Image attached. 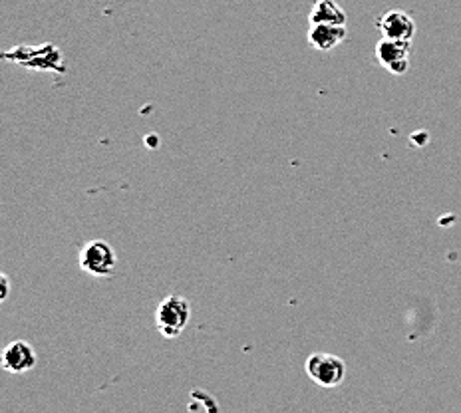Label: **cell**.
<instances>
[{"label":"cell","mask_w":461,"mask_h":413,"mask_svg":"<svg viewBox=\"0 0 461 413\" xmlns=\"http://www.w3.org/2000/svg\"><path fill=\"white\" fill-rule=\"evenodd\" d=\"M191 319V306L187 299L179 294H169L163 299L156 310V326L166 338H177L187 328Z\"/></svg>","instance_id":"cell-1"},{"label":"cell","mask_w":461,"mask_h":413,"mask_svg":"<svg viewBox=\"0 0 461 413\" xmlns=\"http://www.w3.org/2000/svg\"><path fill=\"white\" fill-rule=\"evenodd\" d=\"M309 378L319 383L322 388H336L340 386L346 378V364L342 358L334 354L314 352L304 364Z\"/></svg>","instance_id":"cell-2"},{"label":"cell","mask_w":461,"mask_h":413,"mask_svg":"<svg viewBox=\"0 0 461 413\" xmlns=\"http://www.w3.org/2000/svg\"><path fill=\"white\" fill-rule=\"evenodd\" d=\"M78 261L88 274L108 276L113 273L115 265H118V256H115V251L110 243L95 238V241H90L82 247Z\"/></svg>","instance_id":"cell-3"},{"label":"cell","mask_w":461,"mask_h":413,"mask_svg":"<svg viewBox=\"0 0 461 413\" xmlns=\"http://www.w3.org/2000/svg\"><path fill=\"white\" fill-rule=\"evenodd\" d=\"M410 44L411 42H400V40H390V38H382V40L376 44L378 62L393 76H403L410 70V54H411Z\"/></svg>","instance_id":"cell-4"},{"label":"cell","mask_w":461,"mask_h":413,"mask_svg":"<svg viewBox=\"0 0 461 413\" xmlns=\"http://www.w3.org/2000/svg\"><path fill=\"white\" fill-rule=\"evenodd\" d=\"M378 31L384 38H390V40H400V42H411L416 36V22L414 16L406 11H388L382 14L376 21Z\"/></svg>","instance_id":"cell-5"},{"label":"cell","mask_w":461,"mask_h":413,"mask_svg":"<svg viewBox=\"0 0 461 413\" xmlns=\"http://www.w3.org/2000/svg\"><path fill=\"white\" fill-rule=\"evenodd\" d=\"M36 366V352L28 342L14 340L3 350V368L11 373L31 372Z\"/></svg>","instance_id":"cell-6"},{"label":"cell","mask_w":461,"mask_h":413,"mask_svg":"<svg viewBox=\"0 0 461 413\" xmlns=\"http://www.w3.org/2000/svg\"><path fill=\"white\" fill-rule=\"evenodd\" d=\"M346 38V26L336 24H311L309 42L314 50L330 52Z\"/></svg>","instance_id":"cell-7"},{"label":"cell","mask_w":461,"mask_h":413,"mask_svg":"<svg viewBox=\"0 0 461 413\" xmlns=\"http://www.w3.org/2000/svg\"><path fill=\"white\" fill-rule=\"evenodd\" d=\"M311 24L346 26V13L336 0H316L311 11Z\"/></svg>","instance_id":"cell-8"},{"label":"cell","mask_w":461,"mask_h":413,"mask_svg":"<svg viewBox=\"0 0 461 413\" xmlns=\"http://www.w3.org/2000/svg\"><path fill=\"white\" fill-rule=\"evenodd\" d=\"M0 281H3V296H0V299H6V296H8V286H11V284H8V276L6 274H3V276H0Z\"/></svg>","instance_id":"cell-9"}]
</instances>
